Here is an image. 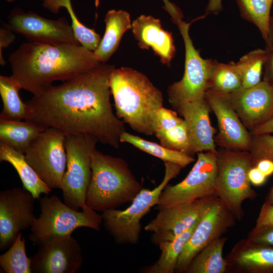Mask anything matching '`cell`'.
Listing matches in <instances>:
<instances>
[{"label": "cell", "instance_id": "obj_46", "mask_svg": "<svg viewBox=\"0 0 273 273\" xmlns=\"http://www.w3.org/2000/svg\"><path fill=\"white\" fill-rule=\"evenodd\" d=\"M265 202L273 204V187H271L267 194L265 198Z\"/></svg>", "mask_w": 273, "mask_h": 273}, {"label": "cell", "instance_id": "obj_14", "mask_svg": "<svg viewBox=\"0 0 273 273\" xmlns=\"http://www.w3.org/2000/svg\"><path fill=\"white\" fill-rule=\"evenodd\" d=\"M35 198L28 191L13 188L0 192V250L8 249L21 231L31 228L36 217Z\"/></svg>", "mask_w": 273, "mask_h": 273}, {"label": "cell", "instance_id": "obj_30", "mask_svg": "<svg viewBox=\"0 0 273 273\" xmlns=\"http://www.w3.org/2000/svg\"><path fill=\"white\" fill-rule=\"evenodd\" d=\"M42 6L51 12L57 14L60 8L66 9L71 19L75 36L83 47L94 52L99 45L101 38L94 29L84 25L76 15L73 9L71 0H40Z\"/></svg>", "mask_w": 273, "mask_h": 273}, {"label": "cell", "instance_id": "obj_25", "mask_svg": "<svg viewBox=\"0 0 273 273\" xmlns=\"http://www.w3.org/2000/svg\"><path fill=\"white\" fill-rule=\"evenodd\" d=\"M21 89L20 83L12 75H0V95L3 102L0 119L26 120L31 119L32 110L21 99L19 95Z\"/></svg>", "mask_w": 273, "mask_h": 273}, {"label": "cell", "instance_id": "obj_48", "mask_svg": "<svg viewBox=\"0 0 273 273\" xmlns=\"http://www.w3.org/2000/svg\"><path fill=\"white\" fill-rule=\"evenodd\" d=\"M6 1L9 3H12L15 1V0H6Z\"/></svg>", "mask_w": 273, "mask_h": 273}, {"label": "cell", "instance_id": "obj_9", "mask_svg": "<svg viewBox=\"0 0 273 273\" xmlns=\"http://www.w3.org/2000/svg\"><path fill=\"white\" fill-rule=\"evenodd\" d=\"M191 23L183 20L177 25L185 48V70L182 78L168 88V101L175 109L179 105L205 98L212 59H204L196 49L189 34Z\"/></svg>", "mask_w": 273, "mask_h": 273}, {"label": "cell", "instance_id": "obj_31", "mask_svg": "<svg viewBox=\"0 0 273 273\" xmlns=\"http://www.w3.org/2000/svg\"><path fill=\"white\" fill-rule=\"evenodd\" d=\"M236 2L242 17L254 24L266 42L268 39L273 0H236Z\"/></svg>", "mask_w": 273, "mask_h": 273}, {"label": "cell", "instance_id": "obj_12", "mask_svg": "<svg viewBox=\"0 0 273 273\" xmlns=\"http://www.w3.org/2000/svg\"><path fill=\"white\" fill-rule=\"evenodd\" d=\"M216 197L214 195L158 209L156 216L145 226V230L152 233L151 240L157 246L172 240L197 222Z\"/></svg>", "mask_w": 273, "mask_h": 273}, {"label": "cell", "instance_id": "obj_1", "mask_svg": "<svg viewBox=\"0 0 273 273\" xmlns=\"http://www.w3.org/2000/svg\"><path fill=\"white\" fill-rule=\"evenodd\" d=\"M112 65L101 63L25 103L32 110V120L55 128L65 135L87 133L99 142L118 148L126 131L124 122L113 111L110 76Z\"/></svg>", "mask_w": 273, "mask_h": 273}, {"label": "cell", "instance_id": "obj_36", "mask_svg": "<svg viewBox=\"0 0 273 273\" xmlns=\"http://www.w3.org/2000/svg\"><path fill=\"white\" fill-rule=\"evenodd\" d=\"M184 121L179 117L176 112L166 109L163 106L158 111L156 119V130H167L181 123Z\"/></svg>", "mask_w": 273, "mask_h": 273}, {"label": "cell", "instance_id": "obj_22", "mask_svg": "<svg viewBox=\"0 0 273 273\" xmlns=\"http://www.w3.org/2000/svg\"><path fill=\"white\" fill-rule=\"evenodd\" d=\"M105 33L99 46L94 52L97 59L106 63L117 50L124 33L131 28L129 14L126 11L111 10L104 19Z\"/></svg>", "mask_w": 273, "mask_h": 273}, {"label": "cell", "instance_id": "obj_17", "mask_svg": "<svg viewBox=\"0 0 273 273\" xmlns=\"http://www.w3.org/2000/svg\"><path fill=\"white\" fill-rule=\"evenodd\" d=\"M205 98L217 119L218 132L216 145L220 148L249 151L252 135L234 109L228 95L207 90Z\"/></svg>", "mask_w": 273, "mask_h": 273}, {"label": "cell", "instance_id": "obj_47", "mask_svg": "<svg viewBox=\"0 0 273 273\" xmlns=\"http://www.w3.org/2000/svg\"><path fill=\"white\" fill-rule=\"evenodd\" d=\"M273 40V17L271 16L269 25L268 39Z\"/></svg>", "mask_w": 273, "mask_h": 273}, {"label": "cell", "instance_id": "obj_10", "mask_svg": "<svg viewBox=\"0 0 273 273\" xmlns=\"http://www.w3.org/2000/svg\"><path fill=\"white\" fill-rule=\"evenodd\" d=\"M217 151L197 153V160L187 176L180 182L164 188L157 209L216 195Z\"/></svg>", "mask_w": 273, "mask_h": 273}, {"label": "cell", "instance_id": "obj_15", "mask_svg": "<svg viewBox=\"0 0 273 273\" xmlns=\"http://www.w3.org/2000/svg\"><path fill=\"white\" fill-rule=\"evenodd\" d=\"M37 245L31 257V273H76L83 264L80 245L71 235L51 237Z\"/></svg>", "mask_w": 273, "mask_h": 273}, {"label": "cell", "instance_id": "obj_33", "mask_svg": "<svg viewBox=\"0 0 273 273\" xmlns=\"http://www.w3.org/2000/svg\"><path fill=\"white\" fill-rule=\"evenodd\" d=\"M266 56L265 49H257L241 57L237 62L242 77V87L249 88L262 80L264 64Z\"/></svg>", "mask_w": 273, "mask_h": 273}, {"label": "cell", "instance_id": "obj_21", "mask_svg": "<svg viewBox=\"0 0 273 273\" xmlns=\"http://www.w3.org/2000/svg\"><path fill=\"white\" fill-rule=\"evenodd\" d=\"M232 260L239 268L252 273H273V246L248 239L239 242Z\"/></svg>", "mask_w": 273, "mask_h": 273}, {"label": "cell", "instance_id": "obj_20", "mask_svg": "<svg viewBox=\"0 0 273 273\" xmlns=\"http://www.w3.org/2000/svg\"><path fill=\"white\" fill-rule=\"evenodd\" d=\"M131 29L140 48L152 49L162 63L170 66L175 54L174 40L172 34L162 28L159 19L142 15L133 21Z\"/></svg>", "mask_w": 273, "mask_h": 273}, {"label": "cell", "instance_id": "obj_35", "mask_svg": "<svg viewBox=\"0 0 273 273\" xmlns=\"http://www.w3.org/2000/svg\"><path fill=\"white\" fill-rule=\"evenodd\" d=\"M252 135V145L249 152L253 166L260 159L273 161V135L264 133Z\"/></svg>", "mask_w": 273, "mask_h": 273}, {"label": "cell", "instance_id": "obj_39", "mask_svg": "<svg viewBox=\"0 0 273 273\" xmlns=\"http://www.w3.org/2000/svg\"><path fill=\"white\" fill-rule=\"evenodd\" d=\"M273 225V204L265 202L262 205L253 229Z\"/></svg>", "mask_w": 273, "mask_h": 273}, {"label": "cell", "instance_id": "obj_40", "mask_svg": "<svg viewBox=\"0 0 273 273\" xmlns=\"http://www.w3.org/2000/svg\"><path fill=\"white\" fill-rule=\"evenodd\" d=\"M15 38L14 32L7 25L6 23H3L0 28V64L2 66L6 63L3 57V50L12 43Z\"/></svg>", "mask_w": 273, "mask_h": 273}, {"label": "cell", "instance_id": "obj_2", "mask_svg": "<svg viewBox=\"0 0 273 273\" xmlns=\"http://www.w3.org/2000/svg\"><path fill=\"white\" fill-rule=\"evenodd\" d=\"M12 76L24 89L38 95L56 81L65 82L101 63L80 44L25 42L9 57Z\"/></svg>", "mask_w": 273, "mask_h": 273}, {"label": "cell", "instance_id": "obj_27", "mask_svg": "<svg viewBox=\"0 0 273 273\" xmlns=\"http://www.w3.org/2000/svg\"><path fill=\"white\" fill-rule=\"evenodd\" d=\"M199 220L191 228L174 239L160 243L158 245L161 250L159 258L153 264L144 267L142 270V272L145 273H173L176 270L179 255Z\"/></svg>", "mask_w": 273, "mask_h": 273}, {"label": "cell", "instance_id": "obj_29", "mask_svg": "<svg viewBox=\"0 0 273 273\" xmlns=\"http://www.w3.org/2000/svg\"><path fill=\"white\" fill-rule=\"evenodd\" d=\"M120 141L121 143L129 144L140 150L161 159L164 162L177 164L183 168L195 161L193 157L170 149L161 144L146 140L126 131L122 133Z\"/></svg>", "mask_w": 273, "mask_h": 273}, {"label": "cell", "instance_id": "obj_37", "mask_svg": "<svg viewBox=\"0 0 273 273\" xmlns=\"http://www.w3.org/2000/svg\"><path fill=\"white\" fill-rule=\"evenodd\" d=\"M247 239L256 243L273 246V225L253 229Z\"/></svg>", "mask_w": 273, "mask_h": 273}, {"label": "cell", "instance_id": "obj_16", "mask_svg": "<svg viewBox=\"0 0 273 273\" xmlns=\"http://www.w3.org/2000/svg\"><path fill=\"white\" fill-rule=\"evenodd\" d=\"M235 217L217 197L197 223L178 258L177 272H187L193 258L231 227Z\"/></svg>", "mask_w": 273, "mask_h": 273}, {"label": "cell", "instance_id": "obj_13", "mask_svg": "<svg viewBox=\"0 0 273 273\" xmlns=\"http://www.w3.org/2000/svg\"><path fill=\"white\" fill-rule=\"evenodd\" d=\"M6 24L15 33L24 36L29 42L80 44L71 24L65 17L52 20L32 11L25 12L15 8L8 16Z\"/></svg>", "mask_w": 273, "mask_h": 273}, {"label": "cell", "instance_id": "obj_7", "mask_svg": "<svg viewBox=\"0 0 273 273\" xmlns=\"http://www.w3.org/2000/svg\"><path fill=\"white\" fill-rule=\"evenodd\" d=\"M38 200L40 214L31 228L29 237L35 244L51 237L71 235L79 228L96 231L100 229L101 214L87 205L80 211L68 206L55 195H46Z\"/></svg>", "mask_w": 273, "mask_h": 273}, {"label": "cell", "instance_id": "obj_32", "mask_svg": "<svg viewBox=\"0 0 273 273\" xmlns=\"http://www.w3.org/2000/svg\"><path fill=\"white\" fill-rule=\"evenodd\" d=\"M31 258L28 257L25 240L20 232L8 250L0 256V266L6 273H31Z\"/></svg>", "mask_w": 273, "mask_h": 273}, {"label": "cell", "instance_id": "obj_18", "mask_svg": "<svg viewBox=\"0 0 273 273\" xmlns=\"http://www.w3.org/2000/svg\"><path fill=\"white\" fill-rule=\"evenodd\" d=\"M228 97L249 131L273 117V87L263 80L251 87H241Z\"/></svg>", "mask_w": 273, "mask_h": 273}, {"label": "cell", "instance_id": "obj_43", "mask_svg": "<svg viewBox=\"0 0 273 273\" xmlns=\"http://www.w3.org/2000/svg\"><path fill=\"white\" fill-rule=\"evenodd\" d=\"M249 132L251 135L273 133V117Z\"/></svg>", "mask_w": 273, "mask_h": 273}, {"label": "cell", "instance_id": "obj_23", "mask_svg": "<svg viewBox=\"0 0 273 273\" xmlns=\"http://www.w3.org/2000/svg\"><path fill=\"white\" fill-rule=\"evenodd\" d=\"M0 161L11 164L17 172L24 188L30 192L35 199L42 194L49 195L52 189L40 179L25 159V154L0 142Z\"/></svg>", "mask_w": 273, "mask_h": 273}, {"label": "cell", "instance_id": "obj_45", "mask_svg": "<svg viewBox=\"0 0 273 273\" xmlns=\"http://www.w3.org/2000/svg\"><path fill=\"white\" fill-rule=\"evenodd\" d=\"M222 10V0H209L205 15L217 14Z\"/></svg>", "mask_w": 273, "mask_h": 273}, {"label": "cell", "instance_id": "obj_28", "mask_svg": "<svg viewBox=\"0 0 273 273\" xmlns=\"http://www.w3.org/2000/svg\"><path fill=\"white\" fill-rule=\"evenodd\" d=\"M242 87V77L237 63H223L212 60L208 90L229 95Z\"/></svg>", "mask_w": 273, "mask_h": 273}, {"label": "cell", "instance_id": "obj_42", "mask_svg": "<svg viewBox=\"0 0 273 273\" xmlns=\"http://www.w3.org/2000/svg\"><path fill=\"white\" fill-rule=\"evenodd\" d=\"M164 6V8L171 17L173 21L177 23L182 20L183 14L181 10L174 4L169 0H162Z\"/></svg>", "mask_w": 273, "mask_h": 273}, {"label": "cell", "instance_id": "obj_11", "mask_svg": "<svg viewBox=\"0 0 273 273\" xmlns=\"http://www.w3.org/2000/svg\"><path fill=\"white\" fill-rule=\"evenodd\" d=\"M65 134L47 127L29 145L25 159L40 179L51 189H61L66 169Z\"/></svg>", "mask_w": 273, "mask_h": 273}, {"label": "cell", "instance_id": "obj_24", "mask_svg": "<svg viewBox=\"0 0 273 273\" xmlns=\"http://www.w3.org/2000/svg\"><path fill=\"white\" fill-rule=\"evenodd\" d=\"M47 128L32 120L0 119V142L24 154L30 143Z\"/></svg>", "mask_w": 273, "mask_h": 273}, {"label": "cell", "instance_id": "obj_8", "mask_svg": "<svg viewBox=\"0 0 273 273\" xmlns=\"http://www.w3.org/2000/svg\"><path fill=\"white\" fill-rule=\"evenodd\" d=\"M98 142V139L89 134L65 135L67 163L61 190L64 202L75 210L86 205V194L92 174V155Z\"/></svg>", "mask_w": 273, "mask_h": 273}, {"label": "cell", "instance_id": "obj_5", "mask_svg": "<svg viewBox=\"0 0 273 273\" xmlns=\"http://www.w3.org/2000/svg\"><path fill=\"white\" fill-rule=\"evenodd\" d=\"M164 177L158 186L152 190L143 188L131 205L124 210L112 209L102 212V222L116 243L135 245L139 242L142 231L141 219L151 208L157 206L164 188L183 168L171 162H164Z\"/></svg>", "mask_w": 273, "mask_h": 273}, {"label": "cell", "instance_id": "obj_6", "mask_svg": "<svg viewBox=\"0 0 273 273\" xmlns=\"http://www.w3.org/2000/svg\"><path fill=\"white\" fill-rule=\"evenodd\" d=\"M216 196L235 218L241 219L243 202L256 193L251 187L248 172L253 166L249 151L220 148L217 151Z\"/></svg>", "mask_w": 273, "mask_h": 273}, {"label": "cell", "instance_id": "obj_19", "mask_svg": "<svg viewBox=\"0 0 273 273\" xmlns=\"http://www.w3.org/2000/svg\"><path fill=\"white\" fill-rule=\"evenodd\" d=\"M175 110L187 124L192 156L201 152L216 151L215 129L211 123V109L206 98L183 104Z\"/></svg>", "mask_w": 273, "mask_h": 273}, {"label": "cell", "instance_id": "obj_26", "mask_svg": "<svg viewBox=\"0 0 273 273\" xmlns=\"http://www.w3.org/2000/svg\"><path fill=\"white\" fill-rule=\"evenodd\" d=\"M225 237L217 238L203 248L191 261L186 272L224 273L228 262L223 257Z\"/></svg>", "mask_w": 273, "mask_h": 273}, {"label": "cell", "instance_id": "obj_38", "mask_svg": "<svg viewBox=\"0 0 273 273\" xmlns=\"http://www.w3.org/2000/svg\"><path fill=\"white\" fill-rule=\"evenodd\" d=\"M266 56L264 64L262 80L273 87V40L265 42Z\"/></svg>", "mask_w": 273, "mask_h": 273}, {"label": "cell", "instance_id": "obj_34", "mask_svg": "<svg viewBox=\"0 0 273 273\" xmlns=\"http://www.w3.org/2000/svg\"><path fill=\"white\" fill-rule=\"evenodd\" d=\"M154 134L163 146L193 157L192 155L189 131L184 120L172 128L157 130Z\"/></svg>", "mask_w": 273, "mask_h": 273}, {"label": "cell", "instance_id": "obj_4", "mask_svg": "<svg viewBox=\"0 0 273 273\" xmlns=\"http://www.w3.org/2000/svg\"><path fill=\"white\" fill-rule=\"evenodd\" d=\"M92 174L86 204L96 211L116 209L132 201L143 189L123 158L95 149L91 158Z\"/></svg>", "mask_w": 273, "mask_h": 273}, {"label": "cell", "instance_id": "obj_44", "mask_svg": "<svg viewBox=\"0 0 273 273\" xmlns=\"http://www.w3.org/2000/svg\"><path fill=\"white\" fill-rule=\"evenodd\" d=\"M256 166L267 177L273 174V161L268 159L259 160L256 164Z\"/></svg>", "mask_w": 273, "mask_h": 273}, {"label": "cell", "instance_id": "obj_3", "mask_svg": "<svg viewBox=\"0 0 273 273\" xmlns=\"http://www.w3.org/2000/svg\"><path fill=\"white\" fill-rule=\"evenodd\" d=\"M110 86L117 116L134 131L155 134L156 115L163 106V96L142 73L129 67L115 68Z\"/></svg>", "mask_w": 273, "mask_h": 273}, {"label": "cell", "instance_id": "obj_41", "mask_svg": "<svg viewBox=\"0 0 273 273\" xmlns=\"http://www.w3.org/2000/svg\"><path fill=\"white\" fill-rule=\"evenodd\" d=\"M267 177L256 166L252 167L248 172L249 181L255 186L263 185Z\"/></svg>", "mask_w": 273, "mask_h": 273}]
</instances>
